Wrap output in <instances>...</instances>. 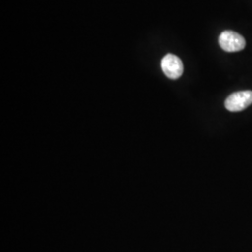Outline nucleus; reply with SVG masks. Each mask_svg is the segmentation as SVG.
<instances>
[{
	"mask_svg": "<svg viewBox=\"0 0 252 252\" xmlns=\"http://www.w3.org/2000/svg\"><path fill=\"white\" fill-rule=\"evenodd\" d=\"M219 44L227 53H235L243 50L246 47V40L238 33L225 30L219 36Z\"/></svg>",
	"mask_w": 252,
	"mask_h": 252,
	"instance_id": "obj_1",
	"label": "nucleus"
},
{
	"mask_svg": "<svg viewBox=\"0 0 252 252\" xmlns=\"http://www.w3.org/2000/svg\"><path fill=\"white\" fill-rule=\"evenodd\" d=\"M252 104V91H240L232 94L225 100V108L231 112H238Z\"/></svg>",
	"mask_w": 252,
	"mask_h": 252,
	"instance_id": "obj_2",
	"label": "nucleus"
},
{
	"mask_svg": "<svg viewBox=\"0 0 252 252\" xmlns=\"http://www.w3.org/2000/svg\"><path fill=\"white\" fill-rule=\"evenodd\" d=\"M162 69L166 77L177 80L183 73V63L180 58L174 54H167L162 58Z\"/></svg>",
	"mask_w": 252,
	"mask_h": 252,
	"instance_id": "obj_3",
	"label": "nucleus"
}]
</instances>
